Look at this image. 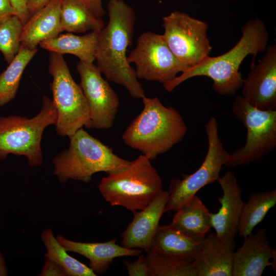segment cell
<instances>
[{"mask_svg": "<svg viewBox=\"0 0 276 276\" xmlns=\"http://www.w3.org/2000/svg\"><path fill=\"white\" fill-rule=\"evenodd\" d=\"M107 11V24L98 33L97 66L107 81L125 87L133 98L142 99L145 91L126 55L132 43L135 12L123 0H109Z\"/></svg>", "mask_w": 276, "mask_h": 276, "instance_id": "cell-1", "label": "cell"}, {"mask_svg": "<svg viewBox=\"0 0 276 276\" xmlns=\"http://www.w3.org/2000/svg\"><path fill=\"white\" fill-rule=\"evenodd\" d=\"M269 37L264 22L259 18L251 19L242 27V36L232 49L218 56H208L163 84V86L168 92H172L190 78L205 76L212 79L213 89L218 95H235L242 86L243 79L239 71L242 62L250 55L252 56L251 65L255 64L257 55L265 51Z\"/></svg>", "mask_w": 276, "mask_h": 276, "instance_id": "cell-2", "label": "cell"}, {"mask_svg": "<svg viewBox=\"0 0 276 276\" xmlns=\"http://www.w3.org/2000/svg\"><path fill=\"white\" fill-rule=\"evenodd\" d=\"M142 99L143 109L125 130L122 140L151 160L181 142L188 128L173 107L165 106L157 97Z\"/></svg>", "mask_w": 276, "mask_h": 276, "instance_id": "cell-3", "label": "cell"}, {"mask_svg": "<svg viewBox=\"0 0 276 276\" xmlns=\"http://www.w3.org/2000/svg\"><path fill=\"white\" fill-rule=\"evenodd\" d=\"M68 148L52 159L53 174L61 183L70 179L88 183L96 173L121 171L131 161L121 158L112 149L90 135L83 128L69 137Z\"/></svg>", "mask_w": 276, "mask_h": 276, "instance_id": "cell-4", "label": "cell"}, {"mask_svg": "<svg viewBox=\"0 0 276 276\" xmlns=\"http://www.w3.org/2000/svg\"><path fill=\"white\" fill-rule=\"evenodd\" d=\"M98 189L111 206H123L134 213L146 207L163 186L150 160L142 154L125 169L103 177Z\"/></svg>", "mask_w": 276, "mask_h": 276, "instance_id": "cell-5", "label": "cell"}, {"mask_svg": "<svg viewBox=\"0 0 276 276\" xmlns=\"http://www.w3.org/2000/svg\"><path fill=\"white\" fill-rule=\"evenodd\" d=\"M57 118L52 100L46 96L42 97L40 112L32 118L15 115L0 117V160L12 154L25 156L30 166L41 165L42 134L46 127L55 125Z\"/></svg>", "mask_w": 276, "mask_h": 276, "instance_id": "cell-6", "label": "cell"}, {"mask_svg": "<svg viewBox=\"0 0 276 276\" xmlns=\"http://www.w3.org/2000/svg\"><path fill=\"white\" fill-rule=\"evenodd\" d=\"M49 72L53 81L50 84L57 118L56 131L68 137L83 126L92 128L90 111L80 84L73 79L62 54L50 52Z\"/></svg>", "mask_w": 276, "mask_h": 276, "instance_id": "cell-7", "label": "cell"}, {"mask_svg": "<svg viewBox=\"0 0 276 276\" xmlns=\"http://www.w3.org/2000/svg\"><path fill=\"white\" fill-rule=\"evenodd\" d=\"M246 129L245 145L229 153L225 166L235 168L262 160L276 147V110L257 109L238 96L232 107Z\"/></svg>", "mask_w": 276, "mask_h": 276, "instance_id": "cell-8", "label": "cell"}, {"mask_svg": "<svg viewBox=\"0 0 276 276\" xmlns=\"http://www.w3.org/2000/svg\"><path fill=\"white\" fill-rule=\"evenodd\" d=\"M204 127L208 147L204 160L192 174H183L182 179L171 180L165 213L176 211L196 195L201 188L218 181L220 178V172L229 153L224 148L219 137L216 119L211 117Z\"/></svg>", "mask_w": 276, "mask_h": 276, "instance_id": "cell-9", "label": "cell"}, {"mask_svg": "<svg viewBox=\"0 0 276 276\" xmlns=\"http://www.w3.org/2000/svg\"><path fill=\"white\" fill-rule=\"evenodd\" d=\"M162 20L163 37L179 61L190 67L210 56L212 47L205 21L177 10L163 17Z\"/></svg>", "mask_w": 276, "mask_h": 276, "instance_id": "cell-10", "label": "cell"}, {"mask_svg": "<svg viewBox=\"0 0 276 276\" xmlns=\"http://www.w3.org/2000/svg\"><path fill=\"white\" fill-rule=\"evenodd\" d=\"M134 63L137 79L164 84L189 67L181 62L168 47L163 34L146 32L139 37L135 48L127 56Z\"/></svg>", "mask_w": 276, "mask_h": 276, "instance_id": "cell-11", "label": "cell"}, {"mask_svg": "<svg viewBox=\"0 0 276 276\" xmlns=\"http://www.w3.org/2000/svg\"><path fill=\"white\" fill-rule=\"evenodd\" d=\"M76 70L80 77L79 84L88 105L92 128H111L120 105L118 95L93 63L80 61Z\"/></svg>", "mask_w": 276, "mask_h": 276, "instance_id": "cell-12", "label": "cell"}, {"mask_svg": "<svg viewBox=\"0 0 276 276\" xmlns=\"http://www.w3.org/2000/svg\"><path fill=\"white\" fill-rule=\"evenodd\" d=\"M257 64L243 79L242 97L253 107L276 110V45H268Z\"/></svg>", "mask_w": 276, "mask_h": 276, "instance_id": "cell-13", "label": "cell"}, {"mask_svg": "<svg viewBox=\"0 0 276 276\" xmlns=\"http://www.w3.org/2000/svg\"><path fill=\"white\" fill-rule=\"evenodd\" d=\"M222 190L221 197L218 198L221 205L216 213H211L212 227L217 238L224 242L234 241L240 217L244 204L242 189L235 175L227 171L217 181Z\"/></svg>", "mask_w": 276, "mask_h": 276, "instance_id": "cell-14", "label": "cell"}, {"mask_svg": "<svg viewBox=\"0 0 276 276\" xmlns=\"http://www.w3.org/2000/svg\"><path fill=\"white\" fill-rule=\"evenodd\" d=\"M266 231L260 227L244 238L242 245L234 251L233 276H261L271 265L276 250L270 246Z\"/></svg>", "mask_w": 276, "mask_h": 276, "instance_id": "cell-15", "label": "cell"}, {"mask_svg": "<svg viewBox=\"0 0 276 276\" xmlns=\"http://www.w3.org/2000/svg\"><path fill=\"white\" fill-rule=\"evenodd\" d=\"M169 195L163 190L146 207L133 213L134 217L122 234L121 245L128 248L147 250L165 213Z\"/></svg>", "mask_w": 276, "mask_h": 276, "instance_id": "cell-16", "label": "cell"}, {"mask_svg": "<svg viewBox=\"0 0 276 276\" xmlns=\"http://www.w3.org/2000/svg\"><path fill=\"white\" fill-rule=\"evenodd\" d=\"M235 241L224 242L215 233L206 235L198 255L192 262L196 276H233Z\"/></svg>", "mask_w": 276, "mask_h": 276, "instance_id": "cell-17", "label": "cell"}, {"mask_svg": "<svg viewBox=\"0 0 276 276\" xmlns=\"http://www.w3.org/2000/svg\"><path fill=\"white\" fill-rule=\"evenodd\" d=\"M59 242L68 252L81 255L89 261V267L96 274L105 272L113 260L124 256L138 257L141 249L128 248L116 244V239L104 242H81L68 239L61 235L57 236Z\"/></svg>", "mask_w": 276, "mask_h": 276, "instance_id": "cell-18", "label": "cell"}, {"mask_svg": "<svg viewBox=\"0 0 276 276\" xmlns=\"http://www.w3.org/2000/svg\"><path fill=\"white\" fill-rule=\"evenodd\" d=\"M62 2V0H50L30 17L22 26L20 46L36 49L41 42L54 38L61 32Z\"/></svg>", "mask_w": 276, "mask_h": 276, "instance_id": "cell-19", "label": "cell"}, {"mask_svg": "<svg viewBox=\"0 0 276 276\" xmlns=\"http://www.w3.org/2000/svg\"><path fill=\"white\" fill-rule=\"evenodd\" d=\"M203 239L189 236L170 224L159 225L149 249L192 262L199 252Z\"/></svg>", "mask_w": 276, "mask_h": 276, "instance_id": "cell-20", "label": "cell"}, {"mask_svg": "<svg viewBox=\"0 0 276 276\" xmlns=\"http://www.w3.org/2000/svg\"><path fill=\"white\" fill-rule=\"evenodd\" d=\"M170 225L189 236L203 239L212 227L211 213L196 195L176 211Z\"/></svg>", "mask_w": 276, "mask_h": 276, "instance_id": "cell-21", "label": "cell"}, {"mask_svg": "<svg viewBox=\"0 0 276 276\" xmlns=\"http://www.w3.org/2000/svg\"><path fill=\"white\" fill-rule=\"evenodd\" d=\"M98 33L91 32L82 36L72 33L59 34L57 36L41 42L39 45L49 52L63 55L70 54L77 56L80 61L93 63Z\"/></svg>", "mask_w": 276, "mask_h": 276, "instance_id": "cell-22", "label": "cell"}, {"mask_svg": "<svg viewBox=\"0 0 276 276\" xmlns=\"http://www.w3.org/2000/svg\"><path fill=\"white\" fill-rule=\"evenodd\" d=\"M104 27L102 18H98L79 0H62L60 11L61 32H99Z\"/></svg>", "mask_w": 276, "mask_h": 276, "instance_id": "cell-23", "label": "cell"}, {"mask_svg": "<svg viewBox=\"0 0 276 276\" xmlns=\"http://www.w3.org/2000/svg\"><path fill=\"white\" fill-rule=\"evenodd\" d=\"M275 204V189L251 193L243 205L238 228L239 236L244 238L250 234Z\"/></svg>", "mask_w": 276, "mask_h": 276, "instance_id": "cell-24", "label": "cell"}, {"mask_svg": "<svg viewBox=\"0 0 276 276\" xmlns=\"http://www.w3.org/2000/svg\"><path fill=\"white\" fill-rule=\"evenodd\" d=\"M37 51L20 46L18 53L0 74V106L15 98L24 71Z\"/></svg>", "mask_w": 276, "mask_h": 276, "instance_id": "cell-25", "label": "cell"}, {"mask_svg": "<svg viewBox=\"0 0 276 276\" xmlns=\"http://www.w3.org/2000/svg\"><path fill=\"white\" fill-rule=\"evenodd\" d=\"M46 248L44 257L60 265L68 276H96L93 270L85 264L71 256L55 237L51 228L44 229L41 235Z\"/></svg>", "mask_w": 276, "mask_h": 276, "instance_id": "cell-26", "label": "cell"}, {"mask_svg": "<svg viewBox=\"0 0 276 276\" xmlns=\"http://www.w3.org/2000/svg\"><path fill=\"white\" fill-rule=\"evenodd\" d=\"M146 252L145 258L150 276H196L192 262L150 249Z\"/></svg>", "mask_w": 276, "mask_h": 276, "instance_id": "cell-27", "label": "cell"}, {"mask_svg": "<svg viewBox=\"0 0 276 276\" xmlns=\"http://www.w3.org/2000/svg\"><path fill=\"white\" fill-rule=\"evenodd\" d=\"M23 24L16 15L12 16L0 24V51L9 64L18 53L21 45Z\"/></svg>", "mask_w": 276, "mask_h": 276, "instance_id": "cell-28", "label": "cell"}, {"mask_svg": "<svg viewBox=\"0 0 276 276\" xmlns=\"http://www.w3.org/2000/svg\"><path fill=\"white\" fill-rule=\"evenodd\" d=\"M134 262L124 261L129 276H150V271L147 265L145 255L142 253Z\"/></svg>", "mask_w": 276, "mask_h": 276, "instance_id": "cell-29", "label": "cell"}, {"mask_svg": "<svg viewBox=\"0 0 276 276\" xmlns=\"http://www.w3.org/2000/svg\"><path fill=\"white\" fill-rule=\"evenodd\" d=\"M40 276H66L64 269L58 263L45 258L44 266L39 274Z\"/></svg>", "mask_w": 276, "mask_h": 276, "instance_id": "cell-30", "label": "cell"}, {"mask_svg": "<svg viewBox=\"0 0 276 276\" xmlns=\"http://www.w3.org/2000/svg\"><path fill=\"white\" fill-rule=\"evenodd\" d=\"M16 12V16L24 25L30 18L27 0H10Z\"/></svg>", "mask_w": 276, "mask_h": 276, "instance_id": "cell-31", "label": "cell"}, {"mask_svg": "<svg viewBox=\"0 0 276 276\" xmlns=\"http://www.w3.org/2000/svg\"><path fill=\"white\" fill-rule=\"evenodd\" d=\"M16 15L10 0H0V24L9 17Z\"/></svg>", "mask_w": 276, "mask_h": 276, "instance_id": "cell-32", "label": "cell"}, {"mask_svg": "<svg viewBox=\"0 0 276 276\" xmlns=\"http://www.w3.org/2000/svg\"><path fill=\"white\" fill-rule=\"evenodd\" d=\"M84 3L100 18H102L106 12L102 5V0H79Z\"/></svg>", "mask_w": 276, "mask_h": 276, "instance_id": "cell-33", "label": "cell"}, {"mask_svg": "<svg viewBox=\"0 0 276 276\" xmlns=\"http://www.w3.org/2000/svg\"><path fill=\"white\" fill-rule=\"evenodd\" d=\"M50 0H27L28 12L31 16L35 12L43 7Z\"/></svg>", "mask_w": 276, "mask_h": 276, "instance_id": "cell-34", "label": "cell"}, {"mask_svg": "<svg viewBox=\"0 0 276 276\" xmlns=\"http://www.w3.org/2000/svg\"><path fill=\"white\" fill-rule=\"evenodd\" d=\"M8 274V270L6 260L0 250V276H6Z\"/></svg>", "mask_w": 276, "mask_h": 276, "instance_id": "cell-35", "label": "cell"}]
</instances>
